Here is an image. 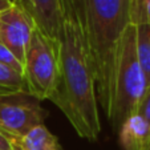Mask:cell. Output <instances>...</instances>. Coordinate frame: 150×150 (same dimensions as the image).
<instances>
[{
	"label": "cell",
	"mask_w": 150,
	"mask_h": 150,
	"mask_svg": "<svg viewBox=\"0 0 150 150\" xmlns=\"http://www.w3.org/2000/svg\"><path fill=\"white\" fill-rule=\"evenodd\" d=\"M51 101L80 137L89 141L98 138L101 124L80 0H62L60 79Z\"/></svg>",
	"instance_id": "6da1fadb"
},
{
	"label": "cell",
	"mask_w": 150,
	"mask_h": 150,
	"mask_svg": "<svg viewBox=\"0 0 150 150\" xmlns=\"http://www.w3.org/2000/svg\"><path fill=\"white\" fill-rule=\"evenodd\" d=\"M96 96L112 120L116 73L125 29L133 23L134 0H80Z\"/></svg>",
	"instance_id": "7a4b0ae2"
},
{
	"label": "cell",
	"mask_w": 150,
	"mask_h": 150,
	"mask_svg": "<svg viewBox=\"0 0 150 150\" xmlns=\"http://www.w3.org/2000/svg\"><path fill=\"white\" fill-rule=\"evenodd\" d=\"M145 91L146 79L137 54L136 24L130 23L125 29L117 62L114 108L110 120L116 129H120L125 120L136 112Z\"/></svg>",
	"instance_id": "3957f363"
},
{
	"label": "cell",
	"mask_w": 150,
	"mask_h": 150,
	"mask_svg": "<svg viewBox=\"0 0 150 150\" xmlns=\"http://www.w3.org/2000/svg\"><path fill=\"white\" fill-rule=\"evenodd\" d=\"M27 91L37 100H49L60 79V41L47 37L35 27L23 61Z\"/></svg>",
	"instance_id": "277c9868"
},
{
	"label": "cell",
	"mask_w": 150,
	"mask_h": 150,
	"mask_svg": "<svg viewBox=\"0 0 150 150\" xmlns=\"http://www.w3.org/2000/svg\"><path fill=\"white\" fill-rule=\"evenodd\" d=\"M45 116L40 100L27 92L0 97V127L13 136H25L33 127L44 125Z\"/></svg>",
	"instance_id": "5b68a950"
},
{
	"label": "cell",
	"mask_w": 150,
	"mask_h": 150,
	"mask_svg": "<svg viewBox=\"0 0 150 150\" xmlns=\"http://www.w3.org/2000/svg\"><path fill=\"white\" fill-rule=\"evenodd\" d=\"M35 29L31 15L12 1V6L0 12V42L4 44L21 64L24 61L27 45Z\"/></svg>",
	"instance_id": "8992f818"
},
{
	"label": "cell",
	"mask_w": 150,
	"mask_h": 150,
	"mask_svg": "<svg viewBox=\"0 0 150 150\" xmlns=\"http://www.w3.org/2000/svg\"><path fill=\"white\" fill-rule=\"evenodd\" d=\"M19 4L31 15L35 27L42 35L54 41H60L62 28V0H27L25 3Z\"/></svg>",
	"instance_id": "52a82bcc"
},
{
	"label": "cell",
	"mask_w": 150,
	"mask_h": 150,
	"mask_svg": "<svg viewBox=\"0 0 150 150\" xmlns=\"http://www.w3.org/2000/svg\"><path fill=\"white\" fill-rule=\"evenodd\" d=\"M118 130L120 145L124 150H142L150 139V126L137 113L125 120Z\"/></svg>",
	"instance_id": "ba28073f"
},
{
	"label": "cell",
	"mask_w": 150,
	"mask_h": 150,
	"mask_svg": "<svg viewBox=\"0 0 150 150\" xmlns=\"http://www.w3.org/2000/svg\"><path fill=\"white\" fill-rule=\"evenodd\" d=\"M13 150H62L59 139L45 127L39 125L25 136H15L12 142Z\"/></svg>",
	"instance_id": "9c48e42d"
},
{
	"label": "cell",
	"mask_w": 150,
	"mask_h": 150,
	"mask_svg": "<svg viewBox=\"0 0 150 150\" xmlns=\"http://www.w3.org/2000/svg\"><path fill=\"white\" fill-rule=\"evenodd\" d=\"M137 54L146 79V86L150 85V24H136Z\"/></svg>",
	"instance_id": "30bf717a"
},
{
	"label": "cell",
	"mask_w": 150,
	"mask_h": 150,
	"mask_svg": "<svg viewBox=\"0 0 150 150\" xmlns=\"http://www.w3.org/2000/svg\"><path fill=\"white\" fill-rule=\"evenodd\" d=\"M0 92L3 94H12L19 92H27V84L23 74L13 69L0 64Z\"/></svg>",
	"instance_id": "8fae6325"
},
{
	"label": "cell",
	"mask_w": 150,
	"mask_h": 150,
	"mask_svg": "<svg viewBox=\"0 0 150 150\" xmlns=\"http://www.w3.org/2000/svg\"><path fill=\"white\" fill-rule=\"evenodd\" d=\"M133 23L150 24V0L133 1Z\"/></svg>",
	"instance_id": "7c38bea8"
},
{
	"label": "cell",
	"mask_w": 150,
	"mask_h": 150,
	"mask_svg": "<svg viewBox=\"0 0 150 150\" xmlns=\"http://www.w3.org/2000/svg\"><path fill=\"white\" fill-rule=\"evenodd\" d=\"M0 64H3V65L13 69V71L17 72V73L23 74V71H24L23 64H21V62L15 57V54L12 53L4 44H1V42H0Z\"/></svg>",
	"instance_id": "4fadbf2b"
},
{
	"label": "cell",
	"mask_w": 150,
	"mask_h": 150,
	"mask_svg": "<svg viewBox=\"0 0 150 150\" xmlns=\"http://www.w3.org/2000/svg\"><path fill=\"white\" fill-rule=\"evenodd\" d=\"M134 113L139 114V116L147 122V125L150 126V85L146 86V91H145L142 98L139 100Z\"/></svg>",
	"instance_id": "5bb4252c"
},
{
	"label": "cell",
	"mask_w": 150,
	"mask_h": 150,
	"mask_svg": "<svg viewBox=\"0 0 150 150\" xmlns=\"http://www.w3.org/2000/svg\"><path fill=\"white\" fill-rule=\"evenodd\" d=\"M15 136L8 132H6L4 129L0 127V149L3 150H13L12 142H13Z\"/></svg>",
	"instance_id": "9a60e30c"
},
{
	"label": "cell",
	"mask_w": 150,
	"mask_h": 150,
	"mask_svg": "<svg viewBox=\"0 0 150 150\" xmlns=\"http://www.w3.org/2000/svg\"><path fill=\"white\" fill-rule=\"evenodd\" d=\"M12 6V0H0V12L6 11Z\"/></svg>",
	"instance_id": "2e32d148"
},
{
	"label": "cell",
	"mask_w": 150,
	"mask_h": 150,
	"mask_svg": "<svg viewBox=\"0 0 150 150\" xmlns=\"http://www.w3.org/2000/svg\"><path fill=\"white\" fill-rule=\"evenodd\" d=\"M142 150H150V139H149V142L146 144V146H145Z\"/></svg>",
	"instance_id": "e0dca14e"
},
{
	"label": "cell",
	"mask_w": 150,
	"mask_h": 150,
	"mask_svg": "<svg viewBox=\"0 0 150 150\" xmlns=\"http://www.w3.org/2000/svg\"><path fill=\"white\" fill-rule=\"evenodd\" d=\"M12 1H16V3H25L27 0H12Z\"/></svg>",
	"instance_id": "ac0fdd59"
},
{
	"label": "cell",
	"mask_w": 150,
	"mask_h": 150,
	"mask_svg": "<svg viewBox=\"0 0 150 150\" xmlns=\"http://www.w3.org/2000/svg\"><path fill=\"white\" fill-rule=\"evenodd\" d=\"M1 96H8V94H3L1 92H0V97H1Z\"/></svg>",
	"instance_id": "d6986e66"
},
{
	"label": "cell",
	"mask_w": 150,
	"mask_h": 150,
	"mask_svg": "<svg viewBox=\"0 0 150 150\" xmlns=\"http://www.w3.org/2000/svg\"><path fill=\"white\" fill-rule=\"evenodd\" d=\"M0 150H3V149H0Z\"/></svg>",
	"instance_id": "ffe728a7"
}]
</instances>
